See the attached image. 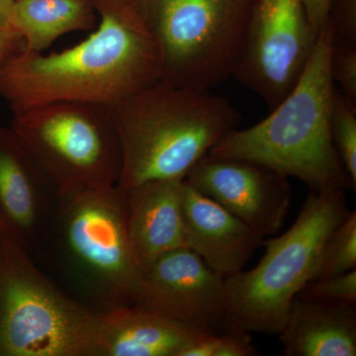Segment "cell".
<instances>
[{"mask_svg": "<svg viewBox=\"0 0 356 356\" xmlns=\"http://www.w3.org/2000/svg\"><path fill=\"white\" fill-rule=\"evenodd\" d=\"M297 297L327 304H356V269L311 281Z\"/></svg>", "mask_w": 356, "mask_h": 356, "instance_id": "ffe728a7", "label": "cell"}, {"mask_svg": "<svg viewBox=\"0 0 356 356\" xmlns=\"http://www.w3.org/2000/svg\"><path fill=\"white\" fill-rule=\"evenodd\" d=\"M132 305L154 312L195 331L232 329L226 280L191 248H177L140 273Z\"/></svg>", "mask_w": 356, "mask_h": 356, "instance_id": "30bf717a", "label": "cell"}, {"mask_svg": "<svg viewBox=\"0 0 356 356\" xmlns=\"http://www.w3.org/2000/svg\"><path fill=\"white\" fill-rule=\"evenodd\" d=\"M348 213L344 191H311L291 228L264 241L266 252L259 264L225 278L232 327L280 334L293 301L315 277L327 236Z\"/></svg>", "mask_w": 356, "mask_h": 356, "instance_id": "277c9868", "label": "cell"}, {"mask_svg": "<svg viewBox=\"0 0 356 356\" xmlns=\"http://www.w3.org/2000/svg\"><path fill=\"white\" fill-rule=\"evenodd\" d=\"M327 23L332 44L356 46L355 0H332Z\"/></svg>", "mask_w": 356, "mask_h": 356, "instance_id": "7402d4cb", "label": "cell"}, {"mask_svg": "<svg viewBox=\"0 0 356 356\" xmlns=\"http://www.w3.org/2000/svg\"><path fill=\"white\" fill-rule=\"evenodd\" d=\"M97 29L81 43L44 55L22 48L0 65V95L13 114L58 102L112 108L161 79L158 47L143 11L103 4Z\"/></svg>", "mask_w": 356, "mask_h": 356, "instance_id": "6da1fadb", "label": "cell"}, {"mask_svg": "<svg viewBox=\"0 0 356 356\" xmlns=\"http://www.w3.org/2000/svg\"><path fill=\"white\" fill-rule=\"evenodd\" d=\"M6 235V225L4 222L3 217L0 213V248H1L2 242H3L4 236Z\"/></svg>", "mask_w": 356, "mask_h": 356, "instance_id": "4316f807", "label": "cell"}, {"mask_svg": "<svg viewBox=\"0 0 356 356\" xmlns=\"http://www.w3.org/2000/svg\"><path fill=\"white\" fill-rule=\"evenodd\" d=\"M11 132L58 196L118 186L121 149L107 107L76 102L35 107L14 114Z\"/></svg>", "mask_w": 356, "mask_h": 356, "instance_id": "52a82bcc", "label": "cell"}, {"mask_svg": "<svg viewBox=\"0 0 356 356\" xmlns=\"http://www.w3.org/2000/svg\"><path fill=\"white\" fill-rule=\"evenodd\" d=\"M97 315L102 356H181L196 339L209 334L133 305Z\"/></svg>", "mask_w": 356, "mask_h": 356, "instance_id": "9a60e30c", "label": "cell"}, {"mask_svg": "<svg viewBox=\"0 0 356 356\" xmlns=\"http://www.w3.org/2000/svg\"><path fill=\"white\" fill-rule=\"evenodd\" d=\"M109 109L120 144L122 191L184 179L243 119L225 96L161 81Z\"/></svg>", "mask_w": 356, "mask_h": 356, "instance_id": "7a4b0ae2", "label": "cell"}, {"mask_svg": "<svg viewBox=\"0 0 356 356\" xmlns=\"http://www.w3.org/2000/svg\"><path fill=\"white\" fill-rule=\"evenodd\" d=\"M330 67L332 81L356 109V46L332 43Z\"/></svg>", "mask_w": 356, "mask_h": 356, "instance_id": "44dd1931", "label": "cell"}, {"mask_svg": "<svg viewBox=\"0 0 356 356\" xmlns=\"http://www.w3.org/2000/svg\"><path fill=\"white\" fill-rule=\"evenodd\" d=\"M318 35L303 0H257L234 77L273 110L298 83Z\"/></svg>", "mask_w": 356, "mask_h": 356, "instance_id": "9c48e42d", "label": "cell"}, {"mask_svg": "<svg viewBox=\"0 0 356 356\" xmlns=\"http://www.w3.org/2000/svg\"><path fill=\"white\" fill-rule=\"evenodd\" d=\"M92 23L86 0H15L10 19L22 48L34 53L70 32L90 29Z\"/></svg>", "mask_w": 356, "mask_h": 356, "instance_id": "e0dca14e", "label": "cell"}, {"mask_svg": "<svg viewBox=\"0 0 356 356\" xmlns=\"http://www.w3.org/2000/svg\"><path fill=\"white\" fill-rule=\"evenodd\" d=\"M259 350L252 343L250 332L232 327L218 334L214 356H257Z\"/></svg>", "mask_w": 356, "mask_h": 356, "instance_id": "603a6c76", "label": "cell"}, {"mask_svg": "<svg viewBox=\"0 0 356 356\" xmlns=\"http://www.w3.org/2000/svg\"><path fill=\"white\" fill-rule=\"evenodd\" d=\"M18 41L21 40L17 35L0 28V65L10 51L15 50V44Z\"/></svg>", "mask_w": 356, "mask_h": 356, "instance_id": "d4e9b609", "label": "cell"}, {"mask_svg": "<svg viewBox=\"0 0 356 356\" xmlns=\"http://www.w3.org/2000/svg\"><path fill=\"white\" fill-rule=\"evenodd\" d=\"M278 336L287 356H355V305L296 297Z\"/></svg>", "mask_w": 356, "mask_h": 356, "instance_id": "2e32d148", "label": "cell"}, {"mask_svg": "<svg viewBox=\"0 0 356 356\" xmlns=\"http://www.w3.org/2000/svg\"><path fill=\"white\" fill-rule=\"evenodd\" d=\"M330 131L339 158L356 185V109L337 88L332 98Z\"/></svg>", "mask_w": 356, "mask_h": 356, "instance_id": "d6986e66", "label": "cell"}, {"mask_svg": "<svg viewBox=\"0 0 356 356\" xmlns=\"http://www.w3.org/2000/svg\"><path fill=\"white\" fill-rule=\"evenodd\" d=\"M53 224L70 270L102 302L104 310L132 305L140 271L129 245L124 196L119 187L60 196Z\"/></svg>", "mask_w": 356, "mask_h": 356, "instance_id": "ba28073f", "label": "cell"}, {"mask_svg": "<svg viewBox=\"0 0 356 356\" xmlns=\"http://www.w3.org/2000/svg\"><path fill=\"white\" fill-rule=\"evenodd\" d=\"M332 33L325 24L303 74L271 113L252 127L236 128L210 149L215 158L254 161L313 192L346 191L356 185L339 158L330 131Z\"/></svg>", "mask_w": 356, "mask_h": 356, "instance_id": "3957f363", "label": "cell"}, {"mask_svg": "<svg viewBox=\"0 0 356 356\" xmlns=\"http://www.w3.org/2000/svg\"><path fill=\"white\" fill-rule=\"evenodd\" d=\"M356 269V212H350L325 241L313 280Z\"/></svg>", "mask_w": 356, "mask_h": 356, "instance_id": "ac0fdd59", "label": "cell"}, {"mask_svg": "<svg viewBox=\"0 0 356 356\" xmlns=\"http://www.w3.org/2000/svg\"><path fill=\"white\" fill-rule=\"evenodd\" d=\"M257 0H149L159 81L210 90L234 77Z\"/></svg>", "mask_w": 356, "mask_h": 356, "instance_id": "8992f818", "label": "cell"}, {"mask_svg": "<svg viewBox=\"0 0 356 356\" xmlns=\"http://www.w3.org/2000/svg\"><path fill=\"white\" fill-rule=\"evenodd\" d=\"M14 2L15 0H0V28L13 33L14 32L11 29L10 19Z\"/></svg>", "mask_w": 356, "mask_h": 356, "instance_id": "484cf974", "label": "cell"}, {"mask_svg": "<svg viewBox=\"0 0 356 356\" xmlns=\"http://www.w3.org/2000/svg\"><path fill=\"white\" fill-rule=\"evenodd\" d=\"M288 178L254 161L207 154L184 179L264 238L278 233L289 212Z\"/></svg>", "mask_w": 356, "mask_h": 356, "instance_id": "8fae6325", "label": "cell"}, {"mask_svg": "<svg viewBox=\"0 0 356 356\" xmlns=\"http://www.w3.org/2000/svg\"><path fill=\"white\" fill-rule=\"evenodd\" d=\"M185 245L225 278L241 273L264 238L188 182L182 192Z\"/></svg>", "mask_w": 356, "mask_h": 356, "instance_id": "4fadbf2b", "label": "cell"}, {"mask_svg": "<svg viewBox=\"0 0 356 356\" xmlns=\"http://www.w3.org/2000/svg\"><path fill=\"white\" fill-rule=\"evenodd\" d=\"M50 179L13 132H0V213L6 235L27 250L50 229L58 202Z\"/></svg>", "mask_w": 356, "mask_h": 356, "instance_id": "7c38bea8", "label": "cell"}, {"mask_svg": "<svg viewBox=\"0 0 356 356\" xmlns=\"http://www.w3.org/2000/svg\"><path fill=\"white\" fill-rule=\"evenodd\" d=\"M184 179L153 181L122 191L134 264L142 273L161 255L185 245Z\"/></svg>", "mask_w": 356, "mask_h": 356, "instance_id": "5bb4252c", "label": "cell"}, {"mask_svg": "<svg viewBox=\"0 0 356 356\" xmlns=\"http://www.w3.org/2000/svg\"><path fill=\"white\" fill-rule=\"evenodd\" d=\"M303 1L308 19L313 26L314 30L318 34L327 24L332 0H303Z\"/></svg>", "mask_w": 356, "mask_h": 356, "instance_id": "cb8c5ba5", "label": "cell"}, {"mask_svg": "<svg viewBox=\"0 0 356 356\" xmlns=\"http://www.w3.org/2000/svg\"><path fill=\"white\" fill-rule=\"evenodd\" d=\"M0 355L102 356L97 312L65 296L7 235L0 248Z\"/></svg>", "mask_w": 356, "mask_h": 356, "instance_id": "5b68a950", "label": "cell"}]
</instances>
